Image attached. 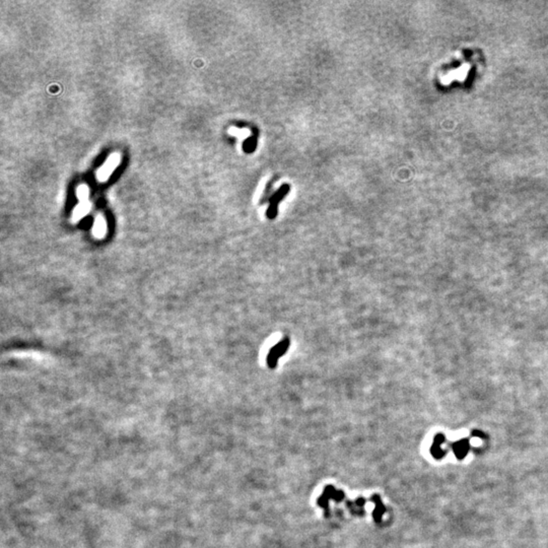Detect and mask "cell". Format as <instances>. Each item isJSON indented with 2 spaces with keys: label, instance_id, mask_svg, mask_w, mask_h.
I'll return each instance as SVG.
<instances>
[{
  "label": "cell",
  "instance_id": "4",
  "mask_svg": "<svg viewBox=\"0 0 548 548\" xmlns=\"http://www.w3.org/2000/svg\"><path fill=\"white\" fill-rule=\"evenodd\" d=\"M92 208V203L89 201H86V202H80L76 207L75 209L73 210V214H72V221L73 222H77L79 220H81L82 218H84L88 211L90 210Z\"/></svg>",
  "mask_w": 548,
  "mask_h": 548
},
{
  "label": "cell",
  "instance_id": "5",
  "mask_svg": "<svg viewBox=\"0 0 548 548\" xmlns=\"http://www.w3.org/2000/svg\"><path fill=\"white\" fill-rule=\"evenodd\" d=\"M76 194H77V198H78V200L80 202H86V201H88L89 189H88V187L86 185H80L77 188Z\"/></svg>",
  "mask_w": 548,
  "mask_h": 548
},
{
  "label": "cell",
  "instance_id": "2",
  "mask_svg": "<svg viewBox=\"0 0 548 548\" xmlns=\"http://www.w3.org/2000/svg\"><path fill=\"white\" fill-rule=\"evenodd\" d=\"M120 164V155L118 153H113L105 162V164L97 172V180L99 182H106L115 169Z\"/></svg>",
  "mask_w": 548,
  "mask_h": 548
},
{
  "label": "cell",
  "instance_id": "1",
  "mask_svg": "<svg viewBox=\"0 0 548 548\" xmlns=\"http://www.w3.org/2000/svg\"><path fill=\"white\" fill-rule=\"evenodd\" d=\"M289 344H290L289 338L284 337L277 344H275L274 346L271 347V349H270V351H269V353L267 354V357H266V363H267L269 369L274 370V369L277 368L278 359L287 352Z\"/></svg>",
  "mask_w": 548,
  "mask_h": 548
},
{
  "label": "cell",
  "instance_id": "3",
  "mask_svg": "<svg viewBox=\"0 0 548 548\" xmlns=\"http://www.w3.org/2000/svg\"><path fill=\"white\" fill-rule=\"evenodd\" d=\"M106 233H107V223L103 216H98L94 224L93 234L96 238H103Z\"/></svg>",
  "mask_w": 548,
  "mask_h": 548
}]
</instances>
